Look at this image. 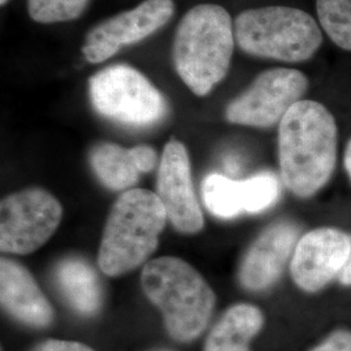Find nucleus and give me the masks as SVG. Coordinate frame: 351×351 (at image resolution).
<instances>
[{"label":"nucleus","mask_w":351,"mask_h":351,"mask_svg":"<svg viewBox=\"0 0 351 351\" xmlns=\"http://www.w3.org/2000/svg\"><path fill=\"white\" fill-rule=\"evenodd\" d=\"M339 282L345 287H351V255L346 267L343 268L342 274L339 275Z\"/></svg>","instance_id":"23"},{"label":"nucleus","mask_w":351,"mask_h":351,"mask_svg":"<svg viewBox=\"0 0 351 351\" xmlns=\"http://www.w3.org/2000/svg\"><path fill=\"white\" fill-rule=\"evenodd\" d=\"M351 255V237L336 228H317L302 236L290 261L298 288L316 293L342 274Z\"/></svg>","instance_id":"10"},{"label":"nucleus","mask_w":351,"mask_h":351,"mask_svg":"<svg viewBox=\"0 0 351 351\" xmlns=\"http://www.w3.org/2000/svg\"><path fill=\"white\" fill-rule=\"evenodd\" d=\"M132 152L136 159V163L138 165L141 173H147L155 168L156 162H158V156L152 147L141 145V146L133 147Z\"/></svg>","instance_id":"21"},{"label":"nucleus","mask_w":351,"mask_h":351,"mask_svg":"<svg viewBox=\"0 0 351 351\" xmlns=\"http://www.w3.org/2000/svg\"><path fill=\"white\" fill-rule=\"evenodd\" d=\"M0 300L3 307L24 324L46 328L53 319V310L37 281L23 267L8 259L0 263Z\"/></svg>","instance_id":"14"},{"label":"nucleus","mask_w":351,"mask_h":351,"mask_svg":"<svg viewBox=\"0 0 351 351\" xmlns=\"http://www.w3.org/2000/svg\"><path fill=\"white\" fill-rule=\"evenodd\" d=\"M168 220L155 193L125 191L110 211L101 236L98 263L108 276H121L145 263L156 250Z\"/></svg>","instance_id":"4"},{"label":"nucleus","mask_w":351,"mask_h":351,"mask_svg":"<svg viewBox=\"0 0 351 351\" xmlns=\"http://www.w3.org/2000/svg\"><path fill=\"white\" fill-rule=\"evenodd\" d=\"M234 37L246 53L287 63L311 59L323 43L313 16L280 5L239 13L234 20Z\"/></svg>","instance_id":"5"},{"label":"nucleus","mask_w":351,"mask_h":351,"mask_svg":"<svg viewBox=\"0 0 351 351\" xmlns=\"http://www.w3.org/2000/svg\"><path fill=\"white\" fill-rule=\"evenodd\" d=\"M88 0H27V12L39 24L72 21L85 11Z\"/></svg>","instance_id":"19"},{"label":"nucleus","mask_w":351,"mask_h":351,"mask_svg":"<svg viewBox=\"0 0 351 351\" xmlns=\"http://www.w3.org/2000/svg\"><path fill=\"white\" fill-rule=\"evenodd\" d=\"M234 25L226 8L201 4L176 29L172 58L176 72L195 95L204 97L226 78L234 50Z\"/></svg>","instance_id":"2"},{"label":"nucleus","mask_w":351,"mask_h":351,"mask_svg":"<svg viewBox=\"0 0 351 351\" xmlns=\"http://www.w3.org/2000/svg\"><path fill=\"white\" fill-rule=\"evenodd\" d=\"M308 80L297 69L274 68L264 71L250 88L228 104L226 120L232 124L271 128L280 124L293 106L303 101Z\"/></svg>","instance_id":"8"},{"label":"nucleus","mask_w":351,"mask_h":351,"mask_svg":"<svg viewBox=\"0 0 351 351\" xmlns=\"http://www.w3.org/2000/svg\"><path fill=\"white\" fill-rule=\"evenodd\" d=\"M56 282L65 300L82 315H94L101 307V289L95 271L78 258L64 259L56 267Z\"/></svg>","instance_id":"16"},{"label":"nucleus","mask_w":351,"mask_h":351,"mask_svg":"<svg viewBox=\"0 0 351 351\" xmlns=\"http://www.w3.org/2000/svg\"><path fill=\"white\" fill-rule=\"evenodd\" d=\"M316 11L332 42L351 51V0H316Z\"/></svg>","instance_id":"18"},{"label":"nucleus","mask_w":351,"mask_h":351,"mask_svg":"<svg viewBox=\"0 0 351 351\" xmlns=\"http://www.w3.org/2000/svg\"><path fill=\"white\" fill-rule=\"evenodd\" d=\"M339 130L333 114L315 101H298L278 124L282 182L300 198H311L330 181L337 163Z\"/></svg>","instance_id":"1"},{"label":"nucleus","mask_w":351,"mask_h":351,"mask_svg":"<svg viewBox=\"0 0 351 351\" xmlns=\"http://www.w3.org/2000/svg\"><path fill=\"white\" fill-rule=\"evenodd\" d=\"M34 351H95L81 342L49 339L38 345Z\"/></svg>","instance_id":"22"},{"label":"nucleus","mask_w":351,"mask_h":351,"mask_svg":"<svg viewBox=\"0 0 351 351\" xmlns=\"http://www.w3.org/2000/svg\"><path fill=\"white\" fill-rule=\"evenodd\" d=\"M202 193L208 211L220 219H232L239 213H259L276 203L280 181L271 172L236 181L226 176H207Z\"/></svg>","instance_id":"12"},{"label":"nucleus","mask_w":351,"mask_h":351,"mask_svg":"<svg viewBox=\"0 0 351 351\" xmlns=\"http://www.w3.org/2000/svg\"><path fill=\"white\" fill-rule=\"evenodd\" d=\"M141 284L163 314L172 339L181 342L197 339L210 323L216 295L188 262L175 256L152 259L142 269Z\"/></svg>","instance_id":"3"},{"label":"nucleus","mask_w":351,"mask_h":351,"mask_svg":"<svg viewBox=\"0 0 351 351\" xmlns=\"http://www.w3.org/2000/svg\"><path fill=\"white\" fill-rule=\"evenodd\" d=\"M300 228L291 221H278L264 229L252 242L239 267V282L251 291L272 287L291 261L298 243Z\"/></svg>","instance_id":"13"},{"label":"nucleus","mask_w":351,"mask_h":351,"mask_svg":"<svg viewBox=\"0 0 351 351\" xmlns=\"http://www.w3.org/2000/svg\"><path fill=\"white\" fill-rule=\"evenodd\" d=\"M156 195L168 220L181 233L194 234L204 226L199 202L194 193L188 150L184 143L171 139L164 147L158 172Z\"/></svg>","instance_id":"11"},{"label":"nucleus","mask_w":351,"mask_h":351,"mask_svg":"<svg viewBox=\"0 0 351 351\" xmlns=\"http://www.w3.org/2000/svg\"><path fill=\"white\" fill-rule=\"evenodd\" d=\"M308 351H351V330L336 329Z\"/></svg>","instance_id":"20"},{"label":"nucleus","mask_w":351,"mask_h":351,"mask_svg":"<svg viewBox=\"0 0 351 351\" xmlns=\"http://www.w3.org/2000/svg\"><path fill=\"white\" fill-rule=\"evenodd\" d=\"M263 326L264 315L256 306L247 303L232 306L213 326L204 351H251L250 342Z\"/></svg>","instance_id":"15"},{"label":"nucleus","mask_w":351,"mask_h":351,"mask_svg":"<svg viewBox=\"0 0 351 351\" xmlns=\"http://www.w3.org/2000/svg\"><path fill=\"white\" fill-rule=\"evenodd\" d=\"M63 207L43 189H26L0 204V249L17 255L32 254L55 233Z\"/></svg>","instance_id":"7"},{"label":"nucleus","mask_w":351,"mask_h":351,"mask_svg":"<svg viewBox=\"0 0 351 351\" xmlns=\"http://www.w3.org/2000/svg\"><path fill=\"white\" fill-rule=\"evenodd\" d=\"M173 13V0H145L133 10L94 26L86 36L82 53L90 63L106 62L123 47L156 33L168 24Z\"/></svg>","instance_id":"9"},{"label":"nucleus","mask_w":351,"mask_h":351,"mask_svg":"<svg viewBox=\"0 0 351 351\" xmlns=\"http://www.w3.org/2000/svg\"><path fill=\"white\" fill-rule=\"evenodd\" d=\"M88 97L97 112L124 125H154L167 113L163 94L146 75L125 64L107 66L93 75Z\"/></svg>","instance_id":"6"},{"label":"nucleus","mask_w":351,"mask_h":351,"mask_svg":"<svg viewBox=\"0 0 351 351\" xmlns=\"http://www.w3.org/2000/svg\"><path fill=\"white\" fill-rule=\"evenodd\" d=\"M8 1H10V0H0V3H1V5H4V4H5V3H8Z\"/></svg>","instance_id":"25"},{"label":"nucleus","mask_w":351,"mask_h":351,"mask_svg":"<svg viewBox=\"0 0 351 351\" xmlns=\"http://www.w3.org/2000/svg\"><path fill=\"white\" fill-rule=\"evenodd\" d=\"M90 165L106 188L125 190L137 184L138 165L132 149H124L119 145L101 142L95 145L88 155Z\"/></svg>","instance_id":"17"},{"label":"nucleus","mask_w":351,"mask_h":351,"mask_svg":"<svg viewBox=\"0 0 351 351\" xmlns=\"http://www.w3.org/2000/svg\"><path fill=\"white\" fill-rule=\"evenodd\" d=\"M343 164H345V169L348 172V175L350 177L351 180V139L346 146V150H345V156H343Z\"/></svg>","instance_id":"24"}]
</instances>
